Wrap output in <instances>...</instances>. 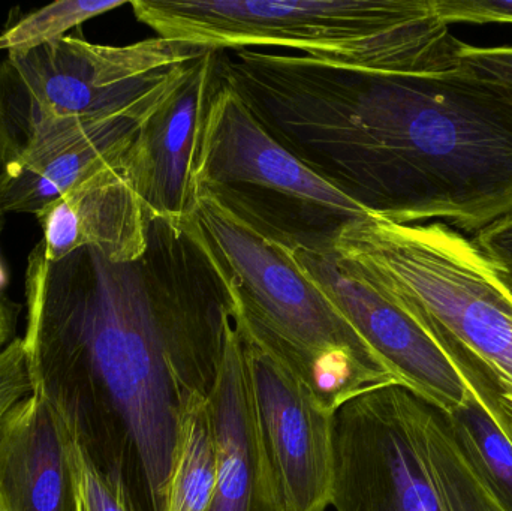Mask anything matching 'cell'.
<instances>
[{
	"mask_svg": "<svg viewBox=\"0 0 512 511\" xmlns=\"http://www.w3.org/2000/svg\"><path fill=\"white\" fill-rule=\"evenodd\" d=\"M137 260L96 248L32 249L23 338L33 393L137 511H164L192 395H209L231 311L230 279L194 221L147 218Z\"/></svg>",
	"mask_w": 512,
	"mask_h": 511,
	"instance_id": "obj_1",
	"label": "cell"
},
{
	"mask_svg": "<svg viewBox=\"0 0 512 511\" xmlns=\"http://www.w3.org/2000/svg\"><path fill=\"white\" fill-rule=\"evenodd\" d=\"M219 71L280 144L370 215L477 234L512 212V102L459 66L357 71L245 48L221 51Z\"/></svg>",
	"mask_w": 512,
	"mask_h": 511,
	"instance_id": "obj_2",
	"label": "cell"
},
{
	"mask_svg": "<svg viewBox=\"0 0 512 511\" xmlns=\"http://www.w3.org/2000/svg\"><path fill=\"white\" fill-rule=\"evenodd\" d=\"M340 266L414 312L512 443V296L472 240L447 224L366 215L336 225Z\"/></svg>",
	"mask_w": 512,
	"mask_h": 511,
	"instance_id": "obj_3",
	"label": "cell"
},
{
	"mask_svg": "<svg viewBox=\"0 0 512 511\" xmlns=\"http://www.w3.org/2000/svg\"><path fill=\"white\" fill-rule=\"evenodd\" d=\"M289 213L252 189L201 186L192 221L227 270L245 323L334 413L399 381L292 260Z\"/></svg>",
	"mask_w": 512,
	"mask_h": 511,
	"instance_id": "obj_4",
	"label": "cell"
},
{
	"mask_svg": "<svg viewBox=\"0 0 512 511\" xmlns=\"http://www.w3.org/2000/svg\"><path fill=\"white\" fill-rule=\"evenodd\" d=\"M156 36L206 50L280 48L337 68L438 72L460 39L433 0H132Z\"/></svg>",
	"mask_w": 512,
	"mask_h": 511,
	"instance_id": "obj_5",
	"label": "cell"
},
{
	"mask_svg": "<svg viewBox=\"0 0 512 511\" xmlns=\"http://www.w3.org/2000/svg\"><path fill=\"white\" fill-rule=\"evenodd\" d=\"M206 48L173 39L104 45L66 35L0 60V173L66 132L144 120Z\"/></svg>",
	"mask_w": 512,
	"mask_h": 511,
	"instance_id": "obj_6",
	"label": "cell"
},
{
	"mask_svg": "<svg viewBox=\"0 0 512 511\" xmlns=\"http://www.w3.org/2000/svg\"><path fill=\"white\" fill-rule=\"evenodd\" d=\"M334 511H507L469 464L447 414L402 384L333 416Z\"/></svg>",
	"mask_w": 512,
	"mask_h": 511,
	"instance_id": "obj_7",
	"label": "cell"
},
{
	"mask_svg": "<svg viewBox=\"0 0 512 511\" xmlns=\"http://www.w3.org/2000/svg\"><path fill=\"white\" fill-rule=\"evenodd\" d=\"M333 227L319 228L309 219L289 213L292 260L381 357L399 384L450 413L469 393L453 363L414 312L340 266L328 242Z\"/></svg>",
	"mask_w": 512,
	"mask_h": 511,
	"instance_id": "obj_8",
	"label": "cell"
},
{
	"mask_svg": "<svg viewBox=\"0 0 512 511\" xmlns=\"http://www.w3.org/2000/svg\"><path fill=\"white\" fill-rule=\"evenodd\" d=\"M231 285V282H230ZM233 293V288H231ZM256 417L289 511H325L333 485V411L245 323L237 306Z\"/></svg>",
	"mask_w": 512,
	"mask_h": 511,
	"instance_id": "obj_9",
	"label": "cell"
},
{
	"mask_svg": "<svg viewBox=\"0 0 512 511\" xmlns=\"http://www.w3.org/2000/svg\"><path fill=\"white\" fill-rule=\"evenodd\" d=\"M197 185L262 189L304 215L336 222L367 213L280 144L221 77L204 123Z\"/></svg>",
	"mask_w": 512,
	"mask_h": 511,
	"instance_id": "obj_10",
	"label": "cell"
},
{
	"mask_svg": "<svg viewBox=\"0 0 512 511\" xmlns=\"http://www.w3.org/2000/svg\"><path fill=\"white\" fill-rule=\"evenodd\" d=\"M219 77V51L207 50L138 128L129 168L147 218L179 225L192 218L201 137Z\"/></svg>",
	"mask_w": 512,
	"mask_h": 511,
	"instance_id": "obj_11",
	"label": "cell"
},
{
	"mask_svg": "<svg viewBox=\"0 0 512 511\" xmlns=\"http://www.w3.org/2000/svg\"><path fill=\"white\" fill-rule=\"evenodd\" d=\"M207 408L218 462L209 511H289L259 431L234 299Z\"/></svg>",
	"mask_w": 512,
	"mask_h": 511,
	"instance_id": "obj_12",
	"label": "cell"
},
{
	"mask_svg": "<svg viewBox=\"0 0 512 511\" xmlns=\"http://www.w3.org/2000/svg\"><path fill=\"white\" fill-rule=\"evenodd\" d=\"M129 149L36 215L42 230L36 248L47 260L81 248L99 249L113 261L137 260L144 254L149 245L147 215L135 191Z\"/></svg>",
	"mask_w": 512,
	"mask_h": 511,
	"instance_id": "obj_13",
	"label": "cell"
},
{
	"mask_svg": "<svg viewBox=\"0 0 512 511\" xmlns=\"http://www.w3.org/2000/svg\"><path fill=\"white\" fill-rule=\"evenodd\" d=\"M0 511H78L71 435L38 393L0 423Z\"/></svg>",
	"mask_w": 512,
	"mask_h": 511,
	"instance_id": "obj_14",
	"label": "cell"
},
{
	"mask_svg": "<svg viewBox=\"0 0 512 511\" xmlns=\"http://www.w3.org/2000/svg\"><path fill=\"white\" fill-rule=\"evenodd\" d=\"M144 120H105L66 132L32 150L0 173V210L5 215H38L125 152Z\"/></svg>",
	"mask_w": 512,
	"mask_h": 511,
	"instance_id": "obj_15",
	"label": "cell"
},
{
	"mask_svg": "<svg viewBox=\"0 0 512 511\" xmlns=\"http://www.w3.org/2000/svg\"><path fill=\"white\" fill-rule=\"evenodd\" d=\"M218 480L207 395H192L180 411L176 452L164 511H209Z\"/></svg>",
	"mask_w": 512,
	"mask_h": 511,
	"instance_id": "obj_16",
	"label": "cell"
},
{
	"mask_svg": "<svg viewBox=\"0 0 512 511\" xmlns=\"http://www.w3.org/2000/svg\"><path fill=\"white\" fill-rule=\"evenodd\" d=\"M447 414L463 455L493 497L512 511V443L471 392Z\"/></svg>",
	"mask_w": 512,
	"mask_h": 511,
	"instance_id": "obj_17",
	"label": "cell"
},
{
	"mask_svg": "<svg viewBox=\"0 0 512 511\" xmlns=\"http://www.w3.org/2000/svg\"><path fill=\"white\" fill-rule=\"evenodd\" d=\"M123 0H60L24 15L0 36V50L24 51L63 38L90 18L125 5Z\"/></svg>",
	"mask_w": 512,
	"mask_h": 511,
	"instance_id": "obj_18",
	"label": "cell"
},
{
	"mask_svg": "<svg viewBox=\"0 0 512 511\" xmlns=\"http://www.w3.org/2000/svg\"><path fill=\"white\" fill-rule=\"evenodd\" d=\"M71 453L77 477L78 511H137L125 486L102 473L72 437Z\"/></svg>",
	"mask_w": 512,
	"mask_h": 511,
	"instance_id": "obj_19",
	"label": "cell"
},
{
	"mask_svg": "<svg viewBox=\"0 0 512 511\" xmlns=\"http://www.w3.org/2000/svg\"><path fill=\"white\" fill-rule=\"evenodd\" d=\"M457 66L495 87L512 102V45L477 47L460 41Z\"/></svg>",
	"mask_w": 512,
	"mask_h": 511,
	"instance_id": "obj_20",
	"label": "cell"
},
{
	"mask_svg": "<svg viewBox=\"0 0 512 511\" xmlns=\"http://www.w3.org/2000/svg\"><path fill=\"white\" fill-rule=\"evenodd\" d=\"M32 393L23 338H17L0 354V423L14 405Z\"/></svg>",
	"mask_w": 512,
	"mask_h": 511,
	"instance_id": "obj_21",
	"label": "cell"
},
{
	"mask_svg": "<svg viewBox=\"0 0 512 511\" xmlns=\"http://www.w3.org/2000/svg\"><path fill=\"white\" fill-rule=\"evenodd\" d=\"M447 24H512V0H433Z\"/></svg>",
	"mask_w": 512,
	"mask_h": 511,
	"instance_id": "obj_22",
	"label": "cell"
},
{
	"mask_svg": "<svg viewBox=\"0 0 512 511\" xmlns=\"http://www.w3.org/2000/svg\"><path fill=\"white\" fill-rule=\"evenodd\" d=\"M472 242L498 270L512 296V212L478 231Z\"/></svg>",
	"mask_w": 512,
	"mask_h": 511,
	"instance_id": "obj_23",
	"label": "cell"
},
{
	"mask_svg": "<svg viewBox=\"0 0 512 511\" xmlns=\"http://www.w3.org/2000/svg\"><path fill=\"white\" fill-rule=\"evenodd\" d=\"M3 216L0 210V233H2ZM9 278L5 264L0 258V354L17 339L18 315L21 306L8 296Z\"/></svg>",
	"mask_w": 512,
	"mask_h": 511,
	"instance_id": "obj_24",
	"label": "cell"
}]
</instances>
